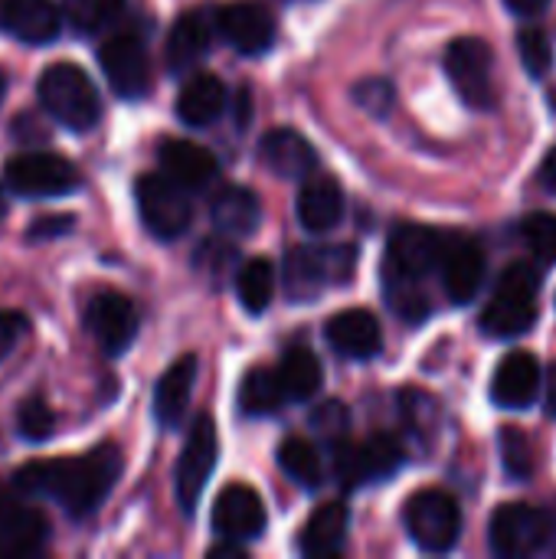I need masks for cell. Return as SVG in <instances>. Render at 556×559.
<instances>
[{
	"label": "cell",
	"instance_id": "obj_36",
	"mask_svg": "<svg viewBox=\"0 0 556 559\" xmlns=\"http://www.w3.org/2000/svg\"><path fill=\"white\" fill-rule=\"evenodd\" d=\"M521 236L541 265H556V213H528Z\"/></svg>",
	"mask_w": 556,
	"mask_h": 559
},
{
	"label": "cell",
	"instance_id": "obj_16",
	"mask_svg": "<svg viewBox=\"0 0 556 559\" xmlns=\"http://www.w3.org/2000/svg\"><path fill=\"white\" fill-rule=\"evenodd\" d=\"M442 288L456 305H469L478 298L485 285V255L469 236H446L439 255Z\"/></svg>",
	"mask_w": 556,
	"mask_h": 559
},
{
	"label": "cell",
	"instance_id": "obj_14",
	"mask_svg": "<svg viewBox=\"0 0 556 559\" xmlns=\"http://www.w3.org/2000/svg\"><path fill=\"white\" fill-rule=\"evenodd\" d=\"M85 328L105 357H118L138 337V311L118 292H102L85 305Z\"/></svg>",
	"mask_w": 556,
	"mask_h": 559
},
{
	"label": "cell",
	"instance_id": "obj_43",
	"mask_svg": "<svg viewBox=\"0 0 556 559\" xmlns=\"http://www.w3.org/2000/svg\"><path fill=\"white\" fill-rule=\"evenodd\" d=\"M66 233H72V216H39V219L26 229V239H29V242H46V239L66 236Z\"/></svg>",
	"mask_w": 556,
	"mask_h": 559
},
{
	"label": "cell",
	"instance_id": "obj_19",
	"mask_svg": "<svg viewBox=\"0 0 556 559\" xmlns=\"http://www.w3.org/2000/svg\"><path fill=\"white\" fill-rule=\"evenodd\" d=\"M324 337L328 344L347 357V360H370L380 354L383 347V331H380V321L367 311V308H347V311H338L328 328H324Z\"/></svg>",
	"mask_w": 556,
	"mask_h": 559
},
{
	"label": "cell",
	"instance_id": "obj_27",
	"mask_svg": "<svg viewBox=\"0 0 556 559\" xmlns=\"http://www.w3.org/2000/svg\"><path fill=\"white\" fill-rule=\"evenodd\" d=\"M210 219L220 233H226L233 239L252 236L262 219L259 197L249 187H236V183L220 187L210 200Z\"/></svg>",
	"mask_w": 556,
	"mask_h": 559
},
{
	"label": "cell",
	"instance_id": "obj_18",
	"mask_svg": "<svg viewBox=\"0 0 556 559\" xmlns=\"http://www.w3.org/2000/svg\"><path fill=\"white\" fill-rule=\"evenodd\" d=\"M59 29L62 10L52 0H0V33H10L29 46H43L52 43Z\"/></svg>",
	"mask_w": 556,
	"mask_h": 559
},
{
	"label": "cell",
	"instance_id": "obj_35",
	"mask_svg": "<svg viewBox=\"0 0 556 559\" xmlns=\"http://www.w3.org/2000/svg\"><path fill=\"white\" fill-rule=\"evenodd\" d=\"M501 465L508 472V478L514 481H528L534 475V452H531V439L518 429V426H501Z\"/></svg>",
	"mask_w": 556,
	"mask_h": 559
},
{
	"label": "cell",
	"instance_id": "obj_17",
	"mask_svg": "<svg viewBox=\"0 0 556 559\" xmlns=\"http://www.w3.org/2000/svg\"><path fill=\"white\" fill-rule=\"evenodd\" d=\"M213 531L223 540H236V544L256 540L265 531L262 498L249 485H226L213 504Z\"/></svg>",
	"mask_w": 556,
	"mask_h": 559
},
{
	"label": "cell",
	"instance_id": "obj_11",
	"mask_svg": "<svg viewBox=\"0 0 556 559\" xmlns=\"http://www.w3.org/2000/svg\"><path fill=\"white\" fill-rule=\"evenodd\" d=\"M98 62L102 72L108 79V85L115 88V95L121 98H144L151 88V56H147V43L138 29H121L115 36H108L98 46Z\"/></svg>",
	"mask_w": 556,
	"mask_h": 559
},
{
	"label": "cell",
	"instance_id": "obj_44",
	"mask_svg": "<svg viewBox=\"0 0 556 559\" xmlns=\"http://www.w3.org/2000/svg\"><path fill=\"white\" fill-rule=\"evenodd\" d=\"M505 3H508V10L518 13V16H537L551 0H505Z\"/></svg>",
	"mask_w": 556,
	"mask_h": 559
},
{
	"label": "cell",
	"instance_id": "obj_15",
	"mask_svg": "<svg viewBox=\"0 0 556 559\" xmlns=\"http://www.w3.org/2000/svg\"><path fill=\"white\" fill-rule=\"evenodd\" d=\"M216 29L236 52L262 56L272 49L279 26H275V16L269 7H262L256 0H239V3H226L216 13Z\"/></svg>",
	"mask_w": 556,
	"mask_h": 559
},
{
	"label": "cell",
	"instance_id": "obj_22",
	"mask_svg": "<svg viewBox=\"0 0 556 559\" xmlns=\"http://www.w3.org/2000/svg\"><path fill=\"white\" fill-rule=\"evenodd\" d=\"M259 154H262L265 167L282 180H305L318 167L315 147L305 141V134H298L292 128H272L259 144Z\"/></svg>",
	"mask_w": 556,
	"mask_h": 559
},
{
	"label": "cell",
	"instance_id": "obj_47",
	"mask_svg": "<svg viewBox=\"0 0 556 559\" xmlns=\"http://www.w3.org/2000/svg\"><path fill=\"white\" fill-rule=\"evenodd\" d=\"M551 409L556 413V367L551 370Z\"/></svg>",
	"mask_w": 556,
	"mask_h": 559
},
{
	"label": "cell",
	"instance_id": "obj_8",
	"mask_svg": "<svg viewBox=\"0 0 556 559\" xmlns=\"http://www.w3.org/2000/svg\"><path fill=\"white\" fill-rule=\"evenodd\" d=\"M7 187L20 197L29 200H46V197H66L79 187V170L69 157L52 154V151H26L7 160Z\"/></svg>",
	"mask_w": 556,
	"mask_h": 559
},
{
	"label": "cell",
	"instance_id": "obj_41",
	"mask_svg": "<svg viewBox=\"0 0 556 559\" xmlns=\"http://www.w3.org/2000/svg\"><path fill=\"white\" fill-rule=\"evenodd\" d=\"M403 416H406V423H410L416 432H426V429H433V423H436V400H433L429 393L406 390V393H403Z\"/></svg>",
	"mask_w": 556,
	"mask_h": 559
},
{
	"label": "cell",
	"instance_id": "obj_42",
	"mask_svg": "<svg viewBox=\"0 0 556 559\" xmlns=\"http://www.w3.org/2000/svg\"><path fill=\"white\" fill-rule=\"evenodd\" d=\"M23 334H26V318L20 311H0V364L13 354Z\"/></svg>",
	"mask_w": 556,
	"mask_h": 559
},
{
	"label": "cell",
	"instance_id": "obj_10",
	"mask_svg": "<svg viewBox=\"0 0 556 559\" xmlns=\"http://www.w3.org/2000/svg\"><path fill=\"white\" fill-rule=\"evenodd\" d=\"M138 210L151 236L157 239H180L193 223L190 197L180 183L167 174H144L138 180Z\"/></svg>",
	"mask_w": 556,
	"mask_h": 559
},
{
	"label": "cell",
	"instance_id": "obj_25",
	"mask_svg": "<svg viewBox=\"0 0 556 559\" xmlns=\"http://www.w3.org/2000/svg\"><path fill=\"white\" fill-rule=\"evenodd\" d=\"M344 216V190L334 177L308 174L298 193V219L308 233H328Z\"/></svg>",
	"mask_w": 556,
	"mask_h": 559
},
{
	"label": "cell",
	"instance_id": "obj_28",
	"mask_svg": "<svg viewBox=\"0 0 556 559\" xmlns=\"http://www.w3.org/2000/svg\"><path fill=\"white\" fill-rule=\"evenodd\" d=\"M347 527H351L347 504L344 501H328L301 527L298 550L305 557H334L344 547V540H347Z\"/></svg>",
	"mask_w": 556,
	"mask_h": 559
},
{
	"label": "cell",
	"instance_id": "obj_5",
	"mask_svg": "<svg viewBox=\"0 0 556 559\" xmlns=\"http://www.w3.org/2000/svg\"><path fill=\"white\" fill-rule=\"evenodd\" d=\"M357 262L354 246H301L285 259V285L295 301H308L324 285L347 282Z\"/></svg>",
	"mask_w": 556,
	"mask_h": 559
},
{
	"label": "cell",
	"instance_id": "obj_3",
	"mask_svg": "<svg viewBox=\"0 0 556 559\" xmlns=\"http://www.w3.org/2000/svg\"><path fill=\"white\" fill-rule=\"evenodd\" d=\"M537 295H541V272L531 262H514L495 285V295L482 314V328L488 337L508 341L531 331L537 318Z\"/></svg>",
	"mask_w": 556,
	"mask_h": 559
},
{
	"label": "cell",
	"instance_id": "obj_38",
	"mask_svg": "<svg viewBox=\"0 0 556 559\" xmlns=\"http://www.w3.org/2000/svg\"><path fill=\"white\" fill-rule=\"evenodd\" d=\"M16 429L29 442H46L52 436V429H56V416H52V409L39 396H29L16 409Z\"/></svg>",
	"mask_w": 556,
	"mask_h": 559
},
{
	"label": "cell",
	"instance_id": "obj_40",
	"mask_svg": "<svg viewBox=\"0 0 556 559\" xmlns=\"http://www.w3.org/2000/svg\"><path fill=\"white\" fill-rule=\"evenodd\" d=\"M311 426H315V432H321L324 439L341 442V439L347 436L351 413H347V406H344L341 400H328V403H321V406L311 413Z\"/></svg>",
	"mask_w": 556,
	"mask_h": 559
},
{
	"label": "cell",
	"instance_id": "obj_37",
	"mask_svg": "<svg viewBox=\"0 0 556 559\" xmlns=\"http://www.w3.org/2000/svg\"><path fill=\"white\" fill-rule=\"evenodd\" d=\"M518 52H521V62H524L528 75H534V79L547 75V69L554 62V43H551V36L544 29H534V26L521 29L518 33Z\"/></svg>",
	"mask_w": 556,
	"mask_h": 559
},
{
	"label": "cell",
	"instance_id": "obj_6",
	"mask_svg": "<svg viewBox=\"0 0 556 559\" xmlns=\"http://www.w3.org/2000/svg\"><path fill=\"white\" fill-rule=\"evenodd\" d=\"M554 534V518L531 504H501L492 518V547L505 559H528L544 554Z\"/></svg>",
	"mask_w": 556,
	"mask_h": 559
},
{
	"label": "cell",
	"instance_id": "obj_29",
	"mask_svg": "<svg viewBox=\"0 0 556 559\" xmlns=\"http://www.w3.org/2000/svg\"><path fill=\"white\" fill-rule=\"evenodd\" d=\"M223 108H226V85L210 72L187 79L177 95V118L190 128L213 124L223 115Z\"/></svg>",
	"mask_w": 556,
	"mask_h": 559
},
{
	"label": "cell",
	"instance_id": "obj_48",
	"mask_svg": "<svg viewBox=\"0 0 556 559\" xmlns=\"http://www.w3.org/2000/svg\"><path fill=\"white\" fill-rule=\"evenodd\" d=\"M3 95H7V75L0 72V102H3Z\"/></svg>",
	"mask_w": 556,
	"mask_h": 559
},
{
	"label": "cell",
	"instance_id": "obj_31",
	"mask_svg": "<svg viewBox=\"0 0 556 559\" xmlns=\"http://www.w3.org/2000/svg\"><path fill=\"white\" fill-rule=\"evenodd\" d=\"M236 295L249 314H265L275 295V265L269 259H249L236 272Z\"/></svg>",
	"mask_w": 556,
	"mask_h": 559
},
{
	"label": "cell",
	"instance_id": "obj_9",
	"mask_svg": "<svg viewBox=\"0 0 556 559\" xmlns=\"http://www.w3.org/2000/svg\"><path fill=\"white\" fill-rule=\"evenodd\" d=\"M216 455H220V436H216V423L200 413L187 432L184 452L177 459V472H174V491H177V504L184 514H193V508L203 498V488L216 468Z\"/></svg>",
	"mask_w": 556,
	"mask_h": 559
},
{
	"label": "cell",
	"instance_id": "obj_24",
	"mask_svg": "<svg viewBox=\"0 0 556 559\" xmlns=\"http://www.w3.org/2000/svg\"><path fill=\"white\" fill-rule=\"evenodd\" d=\"M157 160H161L164 174L174 183H180L184 190H203L216 177V157L203 144H193V141L170 138L167 144H161Z\"/></svg>",
	"mask_w": 556,
	"mask_h": 559
},
{
	"label": "cell",
	"instance_id": "obj_1",
	"mask_svg": "<svg viewBox=\"0 0 556 559\" xmlns=\"http://www.w3.org/2000/svg\"><path fill=\"white\" fill-rule=\"evenodd\" d=\"M121 449L118 445H98L85 455L56 459V462H29L13 475V485L23 495L49 498L62 504L69 518H88L98 511V504L115 491L121 478Z\"/></svg>",
	"mask_w": 556,
	"mask_h": 559
},
{
	"label": "cell",
	"instance_id": "obj_33",
	"mask_svg": "<svg viewBox=\"0 0 556 559\" xmlns=\"http://www.w3.org/2000/svg\"><path fill=\"white\" fill-rule=\"evenodd\" d=\"M282 403H285V393H282V386H279L275 370L256 367V370H249V373L242 377V386H239V409H242L246 416H252V419L272 416V413H279Z\"/></svg>",
	"mask_w": 556,
	"mask_h": 559
},
{
	"label": "cell",
	"instance_id": "obj_39",
	"mask_svg": "<svg viewBox=\"0 0 556 559\" xmlns=\"http://www.w3.org/2000/svg\"><path fill=\"white\" fill-rule=\"evenodd\" d=\"M393 85L387 82V79H364V82H357V88H354V102L367 111V115H374V118H387L390 115V108H393Z\"/></svg>",
	"mask_w": 556,
	"mask_h": 559
},
{
	"label": "cell",
	"instance_id": "obj_30",
	"mask_svg": "<svg viewBox=\"0 0 556 559\" xmlns=\"http://www.w3.org/2000/svg\"><path fill=\"white\" fill-rule=\"evenodd\" d=\"M321 373H324L321 370V360L311 350H305V347L285 350L282 364L275 370L279 386H282L285 400H292V403H308L321 390V380H324Z\"/></svg>",
	"mask_w": 556,
	"mask_h": 559
},
{
	"label": "cell",
	"instance_id": "obj_49",
	"mask_svg": "<svg viewBox=\"0 0 556 559\" xmlns=\"http://www.w3.org/2000/svg\"><path fill=\"white\" fill-rule=\"evenodd\" d=\"M7 213V193H3V187H0V216Z\"/></svg>",
	"mask_w": 556,
	"mask_h": 559
},
{
	"label": "cell",
	"instance_id": "obj_46",
	"mask_svg": "<svg viewBox=\"0 0 556 559\" xmlns=\"http://www.w3.org/2000/svg\"><path fill=\"white\" fill-rule=\"evenodd\" d=\"M541 183L556 193V144L547 151V157H544V164H541Z\"/></svg>",
	"mask_w": 556,
	"mask_h": 559
},
{
	"label": "cell",
	"instance_id": "obj_32",
	"mask_svg": "<svg viewBox=\"0 0 556 559\" xmlns=\"http://www.w3.org/2000/svg\"><path fill=\"white\" fill-rule=\"evenodd\" d=\"M279 468H282L292 481H298L301 488H308V491H318V488L324 485L321 455H318V449H315L308 439H298V436L285 439V442L279 445Z\"/></svg>",
	"mask_w": 556,
	"mask_h": 559
},
{
	"label": "cell",
	"instance_id": "obj_26",
	"mask_svg": "<svg viewBox=\"0 0 556 559\" xmlns=\"http://www.w3.org/2000/svg\"><path fill=\"white\" fill-rule=\"evenodd\" d=\"M210 43H213V23L203 16V13H184L174 20L170 33H167V43H164V59H167V69L170 72H187L193 69L206 52H210Z\"/></svg>",
	"mask_w": 556,
	"mask_h": 559
},
{
	"label": "cell",
	"instance_id": "obj_23",
	"mask_svg": "<svg viewBox=\"0 0 556 559\" xmlns=\"http://www.w3.org/2000/svg\"><path fill=\"white\" fill-rule=\"evenodd\" d=\"M49 524L39 511L0 495V557H29L43 550Z\"/></svg>",
	"mask_w": 556,
	"mask_h": 559
},
{
	"label": "cell",
	"instance_id": "obj_4",
	"mask_svg": "<svg viewBox=\"0 0 556 559\" xmlns=\"http://www.w3.org/2000/svg\"><path fill=\"white\" fill-rule=\"evenodd\" d=\"M403 524L416 540V547H423L426 554H446L456 547L462 534V511L452 495L439 488H426L406 501Z\"/></svg>",
	"mask_w": 556,
	"mask_h": 559
},
{
	"label": "cell",
	"instance_id": "obj_12",
	"mask_svg": "<svg viewBox=\"0 0 556 559\" xmlns=\"http://www.w3.org/2000/svg\"><path fill=\"white\" fill-rule=\"evenodd\" d=\"M403 465V449L393 436L377 432L357 445L338 442L334 449V475L344 488H360L367 481H383L397 475Z\"/></svg>",
	"mask_w": 556,
	"mask_h": 559
},
{
	"label": "cell",
	"instance_id": "obj_45",
	"mask_svg": "<svg viewBox=\"0 0 556 559\" xmlns=\"http://www.w3.org/2000/svg\"><path fill=\"white\" fill-rule=\"evenodd\" d=\"M210 559H220V557H229V559H246V547L242 544H236V540H223V544H216V547H210Z\"/></svg>",
	"mask_w": 556,
	"mask_h": 559
},
{
	"label": "cell",
	"instance_id": "obj_13",
	"mask_svg": "<svg viewBox=\"0 0 556 559\" xmlns=\"http://www.w3.org/2000/svg\"><path fill=\"white\" fill-rule=\"evenodd\" d=\"M446 236L426 226H397L390 233L387 259H383V275L387 278H406V282H423L426 275L439 272V255H442Z\"/></svg>",
	"mask_w": 556,
	"mask_h": 559
},
{
	"label": "cell",
	"instance_id": "obj_21",
	"mask_svg": "<svg viewBox=\"0 0 556 559\" xmlns=\"http://www.w3.org/2000/svg\"><path fill=\"white\" fill-rule=\"evenodd\" d=\"M193 383H197V357L193 354L174 360L164 370V377L154 386V419L161 429H180V423L187 419V409H190Z\"/></svg>",
	"mask_w": 556,
	"mask_h": 559
},
{
	"label": "cell",
	"instance_id": "obj_2",
	"mask_svg": "<svg viewBox=\"0 0 556 559\" xmlns=\"http://www.w3.org/2000/svg\"><path fill=\"white\" fill-rule=\"evenodd\" d=\"M36 95H39V105L46 108V115L69 131H88L102 118V95H98L95 82L72 62L49 66L39 75Z\"/></svg>",
	"mask_w": 556,
	"mask_h": 559
},
{
	"label": "cell",
	"instance_id": "obj_34",
	"mask_svg": "<svg viewBox=\"0 0 556 559\" xmlns=\"http://www.w3.org/2000/svg\"><path fill=\"white\" fill-rule=\"evenodd\" d=\"M125 0H62V13L72 29L79 33H98L121 13Z\"/></svg>",
	"mask_w": 556,
	"mask_h": 559
},
{
	"label": "cell",
	"instance_id": "obj_7",
	"mask_svg": "<svg viewBox=\"0 0 556 559\" xmlns=\"http://www.w3.org/2000/svg\"><path fill=\"white\" fill-rule=\"evenodd\" d=\"M446 72L469 108L495 105V52L478 36H459L446 49Z\"/></svg>",
	"mask_w": 556,
	"mask_h": 559
},
{
	"label": "cell",
	"instance_id": "obj_20",
	"mask_svg": "<svg viewBox=\"0 0 556 559\" xmlns=\"http://www.w3.org/2000/svg\"><path fill=\"white\" fill-rule=\"evenodd\" d=\"M541 364L528 350L508 354L492 380V400L501 409H528L541 393Z\"/></svg>",
	"mask_w": 556,
	"mask_h": 559
}]
</instances>
